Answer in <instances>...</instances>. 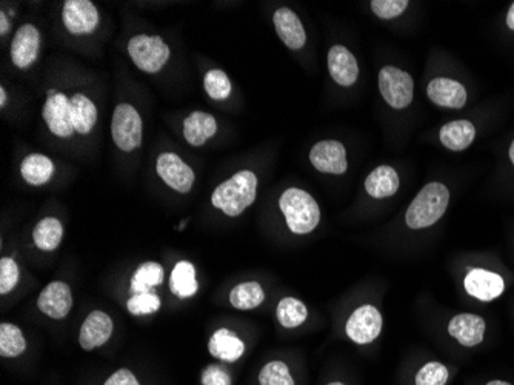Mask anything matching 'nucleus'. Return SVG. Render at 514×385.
Listing matches in <instances>:
<instances>
[{
	"label": "nucleus",
	"instance_id": "f257e3e1",
	"mask_svg": "<svg viewBox=\"0 0 514 385\" xmlns=\"http://www.w3.org/2000/svg\"><path fill=\"white\" fill-rule=\"evenodd\" d=\"M256 174L244 170L219 185L218 188L213 191L212 202L214 207L222 210L227 216L236 218L256 201Z\"/></svg>",
	"mask_w": 514,
	"mask_h": 385
},
{
	"label": "nucleus",
	"instance_id": "f03ea898",
	"mask_svg": "<svg viewBox=\"0 0 514 385\" xmlns=\"http://www.w3.org/2000/svg\"><path fill=\"white\" fill-rule=\"evenodd\" d=\"M450 202V190L440 182L425 185L406 210V222L413 230L435 225L444 214Z\"/></svg>",
	"mask_w": 514,
	"mask_h": 385
},
{
	"label": "nucleus",
	"instance_id": "7ed1b4c3",
	"mask_svg": "<svg viewBox=\"0 0 514 385\" xmlns=\"http://www.w3.org/2000/svg\"><path fill=\"white\" fill-rule=\"evenodd\" d=\"M279 207L288 229L296 235H309L320 222V208L315 197L301 188H288L280 196Z\"/></svg>",
	"mask_w": 514,
	"mask_h": 385
},
{
	"label": "nucleus",
	"instance_id": "20e7f679",
	"mask_svg": "<svg viewBox=\"0 0 514 385\" xmlns=\"http://www.w3.org/2000/svg\"><path fill=\"white\" fill-rule=\"evenodd\" d=\"M128 54L145 73H157L170 60V46L159 36H134L128 42Z\"/></svg>",
	"mask_w": 514,
	"mask_h": 385
},
{
	"label": "nucleus",
	"instance_id": "39448f33",
	"mask_svg": "<svg viewBox=\"0 0 514 385\" xmlns=\"http://www.w3.org/2000/svg\"><path fill=\"white\" fill-rule=\"evenodd\" d=\"M111 134L120 150H136L142 142V119L138 109L130 104L117 105L113 115Z\"/></svg>",
	"mask_w": 514,
	"mask_h": 385
},
{
	"label": "nucleus",
	"instance_id": "423d86ee",
	"mask_svg": "<svg viewBox=\"0 0 514 385\" xmlns=\"http://www.w3.org/2000/svg\"><path fill=\"white\" fill-rule=\"evenodd\" d=\"M379 90L391 108L404 109L412 104L414 82L404 69L383 67L379 73Z\"/></svg>",
	"mask_w": 514,
	"mask_h": 385
},
{
	"label": "nucleus",
	"instance_id": "0eeeda50",
	"mask_svg": "<svg viewBox=\"0 0 514 385\" xmlns=\"http://www.w3.org/2000/svg\"><path fill=\"white\" fill-rule=\"evenodd\" d=\"M345 330L356 344H370L382 332V315L373 305H362L351 313Z\"/></svg>",
	"mask_w": 514,
	"mask_h": 385
},
{
	"label": "nucleus",
	"instance_id": "6e6552de",
	"mask_svg": "<svg viewBox=\"0 0 514 385\" xmlns=\"http://www.w3.org/2000/svg\"><path fill=\"white\" fill-rule=\"evenodd\" d=\"M63 25L71 35H92L99 27V12L90 0H67L63 4Z\"/></svg>",
	"mask_w": 514,
	"mask_h": 385
},
{
	"label": "nucleus",
	"instance_id": "1a4fd4ad",
	"mask_svg": "<svg viewBox=\"0 0 514 385\" xmlns=\"http://www.w3.org/2000/svg\"><path fill=\"white\" fill-rule=\"evenodd\" d=\"M162 180L178 193H189L195 184V172L174 153H162L156 162Z\"/></svg>",
	"mask_w": 514,
	"mask_h": 385
},
{
	"label": "nucleus",
	"instance_id": "9d476101",
	"mask_svg": "<svg viewBox=\"0 0 514 385\" xmlns=\"http://www.w3.org/2000/svg\"><path fill=\"white\" fill-rule=\"evenodd\" d=\"M465 292L482 302H490L502 296L505 281L501 275L484 269H471L463 279Z\"/></svg>",
	"mask_w": 514,
	"mask_h": 385
},
{
	"label": "nucleus",
	"instance_id": "9b49d317",
	"mask_svg": "<svg viewBox=\"0 0 514 385\" xmlns=\"http://www.w3.org/2000/svg\"><path fill=\"white\" fill-rule=\"evenodd\" d=\"M309 161L313 167L326 174H343L349 168L347 151L337 140H322L309 151Z\"/></svg>",
	"mask_w": 514,
	"mask_h": 385
},
{
	"label": "nucleus",
	"instance_id": "f8f14e48",
	"mask_svg": "<svg viewBox=\"0 0 514 385\" xmlns=\"http://www.w3.org/2000/svg\"><path fill=\"white\" fill-rule=\"evenodd\" d=\"M42 117L50 132L58 138H69L75 132L69 116V99L63 92L50 94L42 109Z\"/></svg>",
	"mask_w": 514,
	"mask_h": 385
},
{
	"label": "nucleus",
	"instance_id": "ddd939ff",
	"mask_svg": "<svg viewBox=\"0 0 514 385\" xmlns=\"http://www.w3.org/2000/svg\"><path fill=\"white\" fill-rule=\"evenodd\" d=\"M39 46V29L36 28L35 25H31V23L23 25L18 29V33L12 39V48H10L12 64L20 69L28 68V67L35 64L36 59H37Z\"/></svg>",
	"mask_w": 514,
	"mask_h": 385
},
{
	"label": "nucleus",
	"instance_id": "4468645a",
	"mask_svg": "<svg viewBox=\"0 0 514 385\" xmlns=\"http://www.w3.org/2000/svg\"><path fill=\"white\" fill-rule=\"evenodd\" d=\"M37 307L46 317H52V319H63L73 307L71 288L65 282L60 281L48 284L40 293Z\"/></svg>",
	"mask_w": 514,
	"mask_h": 385
},
{
	"label": "nucleus",
	"instance_id": "2eb2a0df",
	"mask_svg": "<svg viewBox=\"0 0 514 385\" xmlns=\"http://www.w3.org/2000/svg\"><path fill=\"white\" fill-rule=\"evenodd\" d=\"M113 334V321L103 311H92L80 327L79 342L84 350H94Z\"/></svg>",
	"mask_w": 514,
	"mask_h": 385
},
{
	"label": "nucleus",
	"instance_id": "dca6fc26",
	"mask_svg": "<svg viewBox=\"0 0 514 385\" xmlns=\"http://www.w3.org/2000/svg\"><path fill=\"white\" fill-rule=\"evenodd\" d=\"M486 328L484 317L473 313H461L448 324V333L463 347H476L484 341Z\"/></svg>",
	"mask_w": 514,
	"mask_h": 385
},
{
	"label": "nucleus",
	"instance_id": "f3484780",
	"mask_svg": "<svg viewBox=\"0 0 514 385\" xmlns=\"http://www.w3.org/2000/svg\"><path fill=\"white\" fill-rule=\"evenodd\" d=\"M427 94L431 102L446 108H463L467 104V90L461 82L438 77L430 82Z\"/></svg>",
	"mask_w": 514,
	"mask_h": 385
},
{
	"label": "nucleus",
	"instance_id": "a211bd4d",
	"mask_svg": "<svg viewBox=\"0 0 514 385\" xmlns=\"http://www.w3.org/2000/svg\"><path fill=\"white\" fill-rule=\"evenodd\" d=\"M328 71L339 85H355L359 76V67L355 54L343 45L333 46L328 52Z\"/></svg>",
	"mask_w": 514,
	"mask_h": 385
},
{
	"label": "nucleus",
	"instance_id": "6ab92c4d",
	"mask_svg": "<svg viewBox=\"0 0 514 385\" xmlns=\"http://www.w3.org/2000/svg\"><path fill=\"white\" fill-rule=\"evenodd\" d=\"M275 28L280 41L290 50H301L307 42V33L302 22L290 8H279L275 12Z\"/></svg>",
	"mask_w": 514,
	"mask_h": 385
},
{
	"label": "nucleus",
	"instance_id": "aec40b11",
	"mask_svg": "<svg viewBox=\"0 0 514 385\" xmlns=\"http://www.w3.org/2000/svg\"><path fill=\"white\" fill-rule=\"evenodd\" d=\"M218 132V122L214 116L195 111L183 122V138L193 147L205 144Z\"/></svg>",
	"mask_w": 514,
	"mask_h": 385
},
{
	"label": "nucleus",
	"instance_id": "412c9836",
	"mask_svg": "<svg viewBox=\"0 0 514 385\" xmlns=\"http://www.w3.org/2000/svg\"><path fill=\"white\" fill-rule=\"evenodd\" d=\"M208 350L213 357H218L221 361L235 363L244 355L245 344L240 341L235 332H231L229 328H219L210 340Z\"/></svg>",
	"mask_w": 514,
	"mask_h": 385
},
{
	"label": "nucleus",
	"instance_id": "4be33fe9",
	"mask_svg": "<svg viewBox=\"0 0 514 385\" xmlns=\"http://www.w3.org/2000/svg\"><path fill=\"white\" fill-rule=\"evenodd\" d=\"M399 176L395 168L381 165L374 168L370 176L365 179V190L368 195L376 199L391 197L399 190Z\"/></svg>",
	"mask_w": 514,
	"mask_h": 385
},
{
	"label": "nucleus",
	"instance_id": "5701e85b",
	"mask_svg": "<svg viewBox=\"0 0 514 385\" xmlns=\"http://www.w3.org/2000/svg\"><path fill=\"white\" fill-rule=\"evenodd\" d=\"M440 142L448 150L463 151L473 144L476 138V128L470 121H453L440 128Z\"/></svg>",
	"mask_w": 514,
	"mask_h": 385
},
{
	"label": "nucleus",
	"instance_id": "b1692460",
	"mask_svg": "<svg viewBox=\"0 0 514 385\" xmlns=\"http://www.w3.org/2000/svg\"><path fill=\"white\" fill-rule=\"evenodd\" d=\"M69 116L75 132L88 134L98 122V108L84 94H75L69 99Z\"/></svg>",
	"mask_w": 514,
	"mask_h": 385
},
{
	"label": "nucleus",
	"instance_id": "393cba45",
	"mask_svg": "<svg viewBox=\"0 0 514 385\" xmlns=\"http://www.w3.org/2000/svg\"><path fill=\"white\" fill-rule=\"evenodd\" d=\"M20 174L29 185H44L52 178L54 174V164L50 157L44 155L27 156L20 164Z\"/></svg>",
	"mask_w": 514,
	"mask_h": 385
},
{
	"label": "nucleus",
	"instance_id": "a878e982",
	"mask_svg": "<svg viewBox=\"0 0 514 385\" xmlns=\"http://www.w3.org/2000/svg\"><path fill=\"white\" fill-rule=\"evenodd\" d=\"M170 288L178 298H191L197 293L199 284L196 281L195 265L189 261H181L173 269Z\"/></svg>",
	"mask_w": 514,
	"mask_h": 385
},
{
	"label": "nucleus",
	"instance_id": "bb28decb",
	"mask_svg": "<svg viewBox=\"0 0 514 385\" xmlns=\"http://www.w3.org/2000/svg\"><path fill=\"white\" fill-rule=\"evenodd\" d=\"M62 236V224L56 218L42 219L33 231L36 247L44 252H54L60 245Z\"/></svg>",
	"mask_w": 514,
	"mask_h": 385
},
{
	"label": "nucleus",
	"instance_id": "cd10ccee",
	"mask_svg": "<svg viewBox=\"0 0 514 385\" xmlns=\"http://www.w3.org/2000/svg\"><path fill=\"white\" fill-rule=\"evenodd\" d=\"M263 300H265L263 288L257 282L239 284L229 293V302L237 310H253L262 304Z\"/></svg>",
	"mask_w": 514,
	"mask_h": 385
},
{
	"label": "nucleus",
	"instance_id": "c85d7f7f",
	"mask_svg": "<svg viewBox=\"0 0 514 385\" xmlns=\"http://www.w3.org/2000/svg\"><path fill=\"white\" fill-rule=\"evenodd\" d=\"M164 282V269L157 262L141 265L132 279V293H151L153 288Z\"/></svg>",
	"mask_w": 514,
	"mask_h": 385
},
{
	"label": "nucleus",
	"instance_id": "c756f323",
	"mask_svg": "<svg viewBox=\"0 0 514 385\" xmlns=\"http://www.w3.org/2000/svg\"><path fill=\"white\" fill-rule=\"evenodd\" d=\"M309 317V310L302 301L296 298H284L277 304V319L285 328H296L302 325Z\"/></svg>",
	"mask_w": 514,
	"mask_h": 385
},
{
	"label": "nucleus",
	"instance_id": "7c9ffc66",
	"mask_svg": "<svg viewBox=\"0 0 514 385\" xmlns=\"http://www.w3.org/2000/svg\"><path fill=\"white\" fill-rule=\"evenodd\" d=\"M27 349L22 332L14 324L0 325V355L4 357H16Z\"/></svg>",
	"mask_w": 514,
	"mask_h": 385
},
{
	"label": "nucleus",
	"instance_id": "2f4dec72",
	"mask_svg": "<svg viewBox=\"0 0 514 385\" xmlns=\"http://www.w3.org/2000/svg\"><path fill=\"white\" fill-rule=\"evenodd\" d=\"M204 86L210 98L214 100H225L231 94V81L222 69H212L204 77Z\"/></svg>",
	"mask_w": 514,
	"mask_h": 385
},
{
	"label": "nucleus",
	"instance_id": "473e14b6",
	"mask_svg": "<svg viewBox=\"0 0 514 385\" xmlns=\"http://www.w3.org/2000/svg\"><path fill=\"white\" fill-rule=\"evenodd\" d=\"M259 382L261 385H294L286 364L280 361L267 364L259 373Z\"/></svg>",
	"mask_w": 514,
	"mask_h": 385
},
{
	"label": "nucleus",
	"instance_id": "72a5a7b5",
	"mask_svg": "<svg viewBox=\"0 0 514 385\" xmlns=\"http://www.w3.org/2000/svg\"><path fill=\"white\" fill-rule=\"evenodd\" d=\"M448 368L440 363L425 364L416 374V385H446Z\"/></svg>",
	"mask_w": 514,
	"mask_h": 385
},
{
	"label": "nucleus",
	"instance_id": "f704fd0d",
	"mask_svg": "<svg viewBox=\"0 0 514 385\" xmlns=\"http://www.w3.org/2000/svg\"><path fill=\"white\" fill-rule=\"evenodd\" d=\"M128 311L132 315H151L160 309L159 296L155 293L133 294L132 300L128 301Z\"/></svg>",
	"mask_w": 514,
	"mask_h": 385
},
{
	"label": "nucleus",
	"instance_id": "c9c22d12",
	"mask_svg": "<svg viewBox=\"0 0 514 385\" xmlns=\"http://www.w3.org/2000/svg\"><path fill=\"white\" fill-rule=\"evenodd\" d=\"M372 10L377 18L383 19V20H390V19L399 18L400 14H404L406 8H408V2L406 0H373Z\"/></svg>",
	"mask_w": 514,
	"mask_h": 385
},
{
	"label": "nucleus",
	"instance_id": "e433bc0d",
	"mask_svg": "<svg viewBox=\"0 0 514 385\" xmlns=\"http://www.w3.org/2000/svg\"><path fill=\"white\" fill-rule=\"evenodd\" d=\"M19 282V267L14 259L4 258L0 261V293L6 294L16 287Z\"/></svg>",
	"mask_w": 514,
	"mask_h": 385
},
{
	"label": "nucleus",
	"instance_id": "4c0bfd02",
	"mask_svg": "<svg viewBox=\"0 0 514 385\" xmlns=\"http://www.w3.org/2000/svg\"><path fill=\"white\" fill-rule=\"evenodd\" d=\"M202 385H231V378L222 367L210 365L202 374Z\"/></svg>",
	"mask_w": 514,
	"mask_h": 385
},
{
	"label": "nucleus",
	"instance_id": "58836bf2",
	"mask_svg": "<svg viewBox=\"0 0 514 385\" xmlns=\"http://www.w3.org/2000/svg\"><path fill=\"white\" fill-rule=\"evenodd\" d=\"M105 385H141L138 378L133 374V372L126 368H120L115 374H111Z\"/></svg>",
	"mask_w": 514,
	"mask_h": 385
},
{
	"label": "nucleus",
	"instance_id": "ea45409f",
	"mask_svg": "<svg viewBox=\"0 0 514 385\" xmlns=\"http://www.w3.org/2000/svg\"><path fill=\"white\" fill-rule=\"evenodd\" d=\"M10 29V20L6 18L5 12H0V35L5 36Z\"/></svg>",
	"mask_w": 514,
	"mask_h": 385
},
{
	"label": "nucleus",
	"instance_id": "a19ab883",
	"mask_svg": "<svg viewBox=\"0 0 514 385\" xmlns=\"http://www.w3.org/2000/svg\"><path fill=\"white\" fill-rule=\"evenodd\" d=\"M507 25L511 31H514V2L510 6L509 14H507Z\"/></svg>",
	"mask_w": 514,
	"mask_h": 385
},
{
	"label": "nucleus",
	"instance_id": "79ce46f5",
	"mask_svg": "<svg viewBox=\"0 0 514 385\" xmlns=\"http://www.w3.org/2000/svg\"><path fill=\"white\" fill-rule=\"evenodd\" d=\"M6 105V92H5V88H4V86H2V88H0V107H2V108H4V107H5Z\"/></svg>",
	"mask_w": 514,
	"mask_h": 385
},
{
	"label": "nucleus",
	"instance_id": "37998d69",
	"mask_svg": "<svg viewBox=\"0 0 514 385\" xmlns=\"http://www.w3.org/2000/svg\"><path fill=\"white\" fill-rule=\"evenodd\" d=\"M486 385H511L510 382H505V381H490Z\"/></svg>",
	"mask_w": 514,
	"mask_h": 385
},
{
	"label": "nucleus",
	"instance_id": "c03bdc74",
	"mask_svg": "<svg viewBox=\"0 0 514 385\" xmlns=\"http://www.w3.org/2000/svg\"><path fill=\"white\" fill-rule=\"evenodd\" d=\"M510 161L513 162L514 165V140L511 142V147H510Z\"/></svg>",
	"mask_w": 514,
	"mask_h": 385
},
{
	"label": "nucleus",
	"instance_id": "a18cd8bd",
	"mask_svg": "<svg viewBox=\"0 0 514 385\" xmlns=\"http://www.w3.org/2000/svg\"><path fill=\"white\" fill-rule=\"evenodd\" d=\"M328 385H343L342 382H332V384Z\"/></svg>",
	"mask_w": 514,
	"mask_h": 385
}]
</instances>
